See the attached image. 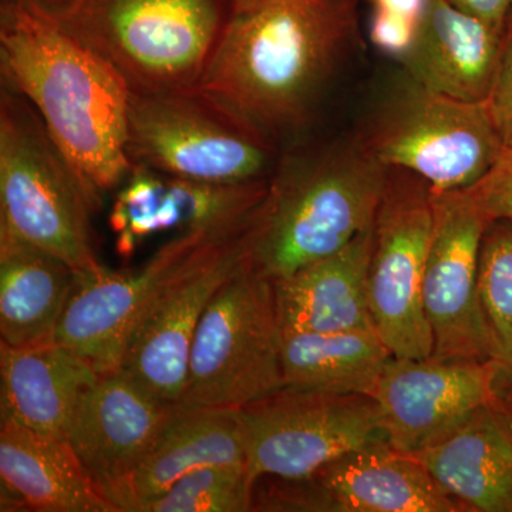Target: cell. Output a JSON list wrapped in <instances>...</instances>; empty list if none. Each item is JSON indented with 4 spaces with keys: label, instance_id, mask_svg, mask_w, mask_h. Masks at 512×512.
<instances>
[{
    "label": "cell",
    "instance_id": "cell-9",
    "mask_svg": "<svg viewBox=\"0 0 512 512\" xmlns=\"http://www.w3.org/2000/svg\"><path fill=\"white\" fill-rule=\"evenodd\" d=\"M239 410L254 484L309 477L352 451L389 444L379 406L365 394L284 387Z\"/></svg>",
    "mask_w": 512,
    "mask_h": 512
},
{
    "label": "cell",
    "instance_id": "cell-5",
    "mask_svg": "<svg viewBox=\"0 0 512 512\" xmlns=\"http://www.w3.org/2000/svg\"><path fill=\"white\" fill-rule=\"evenodd\" d=\"M218 0H73L45 19L109 59L133 92L192 89L222 23Z\"/></svg>",
    "mask_w": 512,
    "mask_h": 512
},
{
    "label": "cell",
    "instance_id": "cell-13",
    "mask_svg": "<svg viewBox=\"0 0 512 512\" xmlns=\"http://www.w3.org/2000/svg\"><path fill=\"white\" fill-rule=\"evenodd\" d=\"M498 376L495 362L393 356L373 393L390 447L410 456L460 429L498 402Z\"/></svg>",
    "mask_w": 512,
    "mask_h": 512
},
{
    "label": "cell",
    "instance_id": "cell-27",
    "mask_svg": "<svg viewBox=\"0 0 512 512\" xmlns=\"http://www.w3.org/2000/svg\"><path fill=\"white\" fill-rule=\"evenodd\" d=\"M254 487L247 464H212L180 478L138 512L254 511Z\"/></svg>",
    "mask_w": 512,
    "mask_h": 512
},
{
    "label": "cell",
    "instance_id": "cell-23",
    "mask_svg": "<svg viewBox=\"0 0 512 512\" xmlns=\"http://www.w3.org/2000/svg\"><path fill=\"white\" fill-rule=\"evenodd\" d=\"M336 512L468 511L419 461L376 444L330 461L312 474Z\"/></svg>",
    "mask_w": 512,
    "mask_h": 512
},
{
    "label": "cell",
    "instance_id": "cell-7",
    "mask_svg": "<svg viewBox=\"0 0 512 512\" xmlns=\"http://www.w3.org/2000/svg\"><path fill=\"white\" fill-rule=\"evenodd\" d=\"M128 157L161 173L214 184L266 180L269 137L197 87L131 93Z\"/></svg>",
    "mask_w": 512,
    "mask_h": 512
},
{
    "label": "cell",
    "instance_id": "cell-16",
    "mask_svg": "<svg viewBox=\"0 0 512 512\" xmlns=\"http://www.w3.org/2000/svg\"><path fill=\"white\" fill-rule=\"evenodd\" d=\"M175 410L124 370L101 373L76 404L66 441L101 490L146 456Z\"/></svg>",
    "mask_w": 512,
    "mask_h": 512
},
{
    "label": "cell",
    "instance_id": "cell-30",
    "mask_svg": "<svg viewBox=\"0 0 512 512\" xmlns=\"http://www.w3.org/2000/svg\"><path fill=\"white\" fill-rule=\"evenodd\" d=\"M419 20L396 15L387 10H377V15L372 23L373 43L383 52L390 53L402 59L404 53L412 45L416 35Z\"/></svg>",
    "mask_w": 512,
    "mask_h": 512
},
{
    "label": "cell",
    "instance_id": "cell-15",
    "mask_svg": "<svg viewBox=\"0 0 512 512\" xmlns=\"http://www.w3.org/2000/svg\"><path fill=\"white\" fill-rule=\"evenodd\" d=\"M268 180L214 184L133 165L111 207L117 254L130 258L154 235L245 227L268 190Z\"/></svg>",
    "mask_w": 512,
    "mask_h": 512
},
{
    "label": "cell",
    "instance_id": "cell-18",
    "mask_svg": "<svg viewBox=\"0 0 512 512\" xmlns=\"http://www.w3.org/2000/svg\"><path fill=\"white\" fill-rule=\"evenodd\" d=\"M237 463L247 464L241 410L177 406L146 456L101 491L117 511L138 512L197 468Z\"/></svg>",
    "mask_w": 512,
    "mask_h": 512
},
{
    "label": "cell",
    "instance_id": "cell-25",
    "mask_svg": "<svg viewBox=\"0 0 512 512\" xmlns=\"http://www.w3.org/2000/svg\"><path fill=\"white\" fill-rule=\"evenodd\" d=\"M284 387L373 397L392 359L375 329L292 333L282 338Z\"/></svg>",
    "mask_w": 512,
    "mask_h": 512
},
{
    "label": "cell",
    "instance_id": "cell-17",
    "mask_svg": "<svg viewBox=\"0 0 512 512\" xmlns=\"http://www.w3.org/2000/svg\"><path fill=\"white\" fill-rule=\"evenodd\" d=\"M505 33L446 0H426L402 62L406 76L451 99L487 101L503 55Z\"/></svg>",
    "mask_w": 512,
    "mask_h": 512
},
{
    "label": "cell",
    "instance_id": "cell-8",
    "mask_svg": "<svg viewBox=\"0 0 512 512\" xmlns=\"http://www.w3.org/2000/svg\"><path fill=\"white\" fill-rule=\"evenodd\" d=\"M360 141L380 164L417 175L434 194L473 187L505 146L487 101L451 99L407 76Z\"/></svg>",
    "mask_w": 512,
    "mask_h": 512
},
{
    "label": "cell",
    "instance_id": "cell-10",
    "mask_svg": "<svg viewBox=\"0 0 512 512\" xmlns=\"http://www.w3.org/2000/svg\"><path fill=\"white\" fill-rule=\"evenodd\" d=\"M433 224V192L426 181L392 170L373 224L367 289L373 328L394 357L433 355L423 303Z\"/></svg>",
    "mask_w": 512,
    "mask_h": 512
},
{
    "label": "cell",
    "instance_id": "cell-31",
    "mask_svg": "<svg viewBox=\"0 0 512 512\" xmlns=\"http://www.w3.org/2000/svg\"><path fill=\"white\" fill-rule=\"evenodd\" d=\"M451 6L484 20L493 28L507 32L512 12V0H446Z\"/></svg>",
    "mask_w": 512,
    "mask_h": 512
},
{
    "label": "cell",
    "instance_id": "cell-33",
    "mask_svg": "<svg viewBox=\"0 0 512 512\" xmlns=\"http://www.w3.org/2000/svg\"><path fill=\"white\" fill-rule=\"evenodd\" d=\"M510 23H512V12H511L510 20H508V25H510Z\"/></svg>",
    "mask_w": 512,
    "mask_h": 512
},
{
    "label": "cell",
    "instance_id": "cell-21",
    "mask_svg": "<svg viewBox=\"0 0 512 512\" xmlns=\"http://www.w3.org/2000/svg\"><path fill=\"white\" fill-rule=\"evenodd\" d=\"M410 456L468 511L512 512V424L500 399Z\"/></svg>",
    "mask_w": 512,
    "mask_h": 512
},
{
    "label": "cell",
    "instance_id": "cell-19",
    "mask_svg": "<svg viewBox=\"0 0 512 512\" xmlns=\"http://www.w3.org/2000/svg\"><path fill=\"white\" fill-rule=\"evenodd\" d=\"M2 511L119 512L66 440L0 419Z\"/></svg>",
    "mask_w": 512,
    "mask_h": 512
},
{
    "label": "cell",
    "instance_id": "cell-28",
    "mask_svg": "<svg viewBox=\"0 0 512 512\" xmlns=\"http://www.w3.org/2000/svg\"><path fill=\"white\" fill-rule=\"evenodd\" d=\"M466 191L488 220L512 224V143L505 144L497 163Z\"/></svg>",
    "mask_w": 512,
    "mask_h": 512
},
{
    "label": "cell",
    "instance_id": "cell-4",
    "mask_svg": "<svg viewBox=\"0 0 512 512\" xmlns=\"http://www.w3.org/2000/svg\"><path fill=\"white\" fill-rule=\"evenodd\" d=\"M97 207L32 104L6 87L0 101V231L82 274L101 265L90 228Z\"/></svg>",
    "mask_w": 512,
    "mask_h": 512
},
{
    "label": "cell",
    "instance_id": "cell-22",
    "mask_svg": "<svg viewBox=\"0 0 512 512\" xmlns=\"http://www.w3.org/2000/svg\"><path fill=\"white\" fill-rule=\"evenodd\" d=\"M100 375L89 360L53 342L32 348L0 342V419L66 440L76 404Z\"/></svg>",
    "mask_w": 512,
    "mask_h": 512
},
{
    "label": "cell",
    "instance_id": "cell-29",
    "mask_svg": "<svg viewBox=\"0 0 512 512\" xmlns=\"http://www.w3.org/2000/svg\"><path fill=\"white\" fill-rule=\"evenodd\" d=\"M487 106L504 144L512 143V23L507 26L503 55L487 99Z\"/></svg>",
    "mask_w": 512,
    "mask_h": 512
},
{
    "label": "cell",
    "instance_id": "cell-3",
    "mask_svg": "<svg viewBox=\"0 0 512 512\" xmlns=\"http://www.w3.org/2000/svg\"><path fill=\"white\" fill-rule=\"evenodd\" d=\"M390 173L360 140L278 165L247 229L252 268L278 281L345 248L375 224Z\"/></svg>",
    "mask_w": 512,
    "mask_h": 512
},
{
    "label": "cell",
    "instance_id": "cell-2",
    "mask_svg": "<svg viewBox=\"0 0 512 512\" xmlns=\"http://www.w3.org/2000/svg\"><path fill=\"white\" fill-rule=\"evenodd\" d=\"M0 66L6 87L32 104L84 188L101 194L124 183L130 83L123 73L59 26L19 2L2 8Z\"/></svg>",
    "mask_w": 512,
    "mask_h": 512
},
{
    "label": "cell",
    "instance_id": "cell-6",
    "mask_svg": "<svg viewBox=\"0 0 512 512\" xmlns=\"http://www.w3.org/2000/svg\"><path fill=\"white\" fill-rule=\"evenodd\" d=\"M282 338L274 281L247 258L202 315L177 406L239 410L284 389Z\"/></svg>",
    "mask_w": 512,
    "mask_h": 512
},
{
    "label": "cell",
    "instance_id": "cell-24",
    "mask_svg": "<svg viewBox=\"0 0 512 512\" xmlns=\"http://www.w3.org/2000/svg\"><path fill=\"white\" fill-rule=\"evenodd\" d=\"M76 275L56 256L0 231V342L12 348L52 343Z\"/></svg>",
    "mask_w": 512,
    "mask_h": 512
},
{
    "label": "cell",
    "instance_id": "cell-20",
    "mask_svg": "<svg viewBox=\"0 0 512 512\" xmlns=\"http://www.w3.org/2000/svg\"><path fill=\"white\" fill-rule=\"evenodd\" d=\"M373 225L335 254L274 281L282 335L375 329L369 306Z\"/></svg>",
    "mask_w": 512,
    "mask_h": 512
},
{
    "label": "cell",
    "instance_id": "cell-1",
    "mask_svg": "<svg viewBox=\"0 0 512 512\" xmlns=\"http://www.w3.org/2000/svg\"><path fill=\"white\" fill-rule=\"evenodd\" d=\"M353 0H232L197 89L266 137L308 119L355 30Z\"/></svg>",
    "mask_w": 512,
    "mask_h": 512
},
{
    "label": "cell",
    "instance_id": "cell-14",
    "mask_svg": "<svg viewBox=\"0 0 512 512\" xmlns=\"http://www.w3.org/2000/svg\"><path fill=\"white\" fill-rule=\"evenodd\" d=\"M248 227L215 242L191 262L128 343L120 369L164 402L177 406L183 396L198 325L212 296L247 261Z\"/></svg>",
    "mask_w": 512,
    "mask_h": 512
},
{
    "label": "cell",
    "instance_id": "cell-11",
    "mask_svg": "<svg viewBox=\"0 0 512 512\" xmlns=\"http://www.w3.org/2000/svg\"><path fill=\"white\" fill-rule=\"evenodd\" d=\"M248 224L175 235L140 268L116 271L100 265L77 274L53 343L89 360L100 373L119 370L138 325L171 282L215 242Z\"/></svg>",
    "mask_w": 512,
    "mask_h": 512
},
{
    "label": "cell",
    "instance_id": "cell-32",
    "mask_svg": "<svg viewBox=\"0 0 512 512\" xmlns=\"http://www.w3.org/2000/svg\"><path fill=\"white\" fill-rule=\"evenodd\" d=\"M500 403L512 424V389L500 390Z\"/></svg>",
    "mask_w": 512,
    "mask_h": 512
},
{
    "label": "cell",
    "instance_id": "cell-12",
    "mask_svg": "<svg viewBox=\"0 0 512 512\" xmlns=\"http://www.w3.org/2000/svg\"><path fill=\"white\" fill-rule=\"evenodd\" d=\"M434 224L423 303L440 359L497 363L480 292V255L491 221L466 190L433 192Z\"/></svg>",
    "mask_w": 512,
    "mask_h": 512
},
{
    "label": "cell",
    "instance_id": "cell-26",
    "mask_svg": "<svg viewBox=\"0 0 512 512\" xmlns=\"http://www.w3.org/2000/svg\"><path fill=\"white\" fill-rule=\"evenodd\" d=\"M480 292L500 369L498 387L512 389V224L491 222L480 255Z\"/></svg>",
    "mask_w": 512,
    "mask_h": 512
}]
</instances>
